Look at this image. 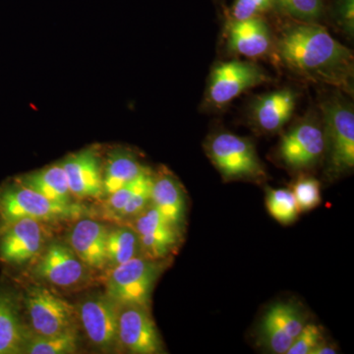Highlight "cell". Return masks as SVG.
I'll list each match as a JSON object with an SVG mask.
<instances>
[{"mask_svg":"<svg viewBox=\"0 0 354 354\" xmlns=\"http://www.w3.org/2000/svg\"><path fill=\"white\" fill-rule=\"evenodd\" d=\"M77 335L73 328L50 335H39L25 346L24 353L30 354H65L75 353Z\"/></svg>","mask_w":354,"mask_h":354,"instance_id":"cb8c5ba5","label":"cell"},{"mask_svg":"<svg viewBox=\"0 0 354 354\" xmlns=\"http://www.w3.org/2000/svg\"><path fill=\"white\" fill-rule=\"evenodd\" d=\"M335 20L348 38H353L354 0H335Z\"/></svg>","mask_w":354,"mask_h":354,"instance_id":"1f68e13d","label":"cell"},{"mask_svg":"<svg viewBox=\"0 0 354 354\" xmlns=\"http://www.w3.org/2000/svg\"><path fill=\"white\" fill-rule=\"evenodd\" d=\"M147 167L141 165L134 153L127 150H116L109 155L102 176L104 192L111 195L122 186L131 183Z\"/></svg>","mask_w":354,"mask_h":354,"instance_id":"7402d4cb","label":"cell"},{"mask_svg":"<svg viewBox=\"0 0 354 354\" xmlns=\"http://www.w3.org/2000/svg\"><path fill=\"white\" fill-rule=\"evenodd\" d=\"M292 193L299 212L315 209L321 203V184L315 177L301 176L295 181Z\"/></svg>","mask_w":354,"mask_h":354,"instance_id":"4316f807","label":"cell"},{"mask_svg":"<svg viewBox=\"0 0 354 354\" xmlns=\"http://www.w3.org/2000/svg\"><path fill=\"white\" fill-rule=\"evenodd\" d=\"M306 325V317L297 305L278 302L267 310L260 325V339L268 351L286 354Z\"/></svg>","mask_w":354,"mask_h":354,"instance_id":"30bf717a","label":"cell"},{"mask_svg":"<svg viewBox=\"0 0 354 354\" xmlns=\"http://www.w3.org/2000/svg\"><path fill=\"white\" fill-rule=\"evenodd\" d=\"M205 150L223 180H264L266 171L250 140L230 132L209 136Z\"/></svg>","mask_w":354,"mask_h":354,"instance_id":"3957f363","label":"cell"},{"mask_svg":"<svg viewBox=\"0 0 354 354\" xmlns=\"http://www.w3.org/2000/svg\"><path fill=\"white\" fill-rule=\"evenodd\" d=\"M177 227L151 203L135 218L134 230L138 235L141 252L155 260L169 255L179 241Z\"/></svg>","mask_w":354,"mask_h":354,"instance_id":"8fae6325","label":"cell"},{"mask_svg":"<svg viewBox=\"0 0 354 354\" xmlns=\"http://www.w3.org/2000/svg\"><path fill=\"white\" fill-rule=\"evenodd\" d=\"M118 305L108 295L88 297L81 304L79 314L84 330L97 348L109 349L118 341Z\"/></svg>","mask_w":354,"mask_h":354,"instance_id":"7c38bea8","label":"cell"},{"mask_svg":"<svg viewBox=\"0 0 354 354\" xmlns=\"http://www.w3.org/2000/svg\"><path fill=\"white\" fill-rule=\"evenodd\" d=\"M276 0H235L232 9V20H245L260 17L269 10Z\"/></svg>","mask_w":354,"mask_h":354,"instance_id":"f546056e","label":"cell"},{"mask_svg":"<svg viewBox=\"0 0 354 354\" xmlns=\"http://www.w3.org/2000/svg\"><path fill=\"white\" fill-rule=\"evenodd\" d=\"M297 94L290 88L274 91L258 97L251 109V118L262 131L274 133L285 127L297 108Z\"/></svg>","mask_w":354,"mask_h":354,"instance_id":"e0dca14e","label":"cell"},{"mask_svg":"<svg viewBox=\"0 0 354 354\" xmlns=\"http://www.w3.org/2000/svg\"><path fill=\"white\" fill-rule=\"evenodd\" d=\"M323 342L321 328L315 324L306 323L286 354H311L312 351Z\"/></svg>","mask_w":354,"mask_h":354,"instance_id":"83f0119b","label":"cell"},{"mask_svg":"<svg viewBox=\"0 0 354 354\" xmlns=\"http://www.w3.org/2000/svg\"><path fill=\"white\" fill-rule=\"evenodd\" d=\"M228 50L248 58L265 57L274 43L267 23L260 17L232 20L228 26Z\"/></svg>","mask_w":354,"mask_h":354,"instance_id":"2e32d148","label":"cell"},{"mask_svg":"<svg viewBox=\"0 0 354 354\" xmlns=\"http://www.w3.org/2000/svg\"><path fill=\"white\" fill-rule=\"evenodd\" d=\"M328 167L333 176H342L354 167V111L341 93L321 104Z\"/></svg>","mask_w":354,"mask_h":354,"instance_id":"7a4b0ae2","label":"cell"},{"mask_svg":"<svg viewBox=\"0 0 354 354\" xmlns=\"http://www.w3.org/2000/svg\"><path fill=\"white\" fill-rule=\"evenodd\" d=\"M269 81L270 77L264 70L253 62H221L212 70L207 99L216 108H223L246 91Z\"/></svg>","mask_w":354,"mask_h":354,"instance_id":"8992f818","label":"cell"},{"mask_svg":"<svg viewBox=\"0 0 354 354\" xmlns=\"http://www.w3.org/2000/svg\"><path fill=\"white\" fill-rule=\"evenodd\" d=\"M151 174L149 169L142 172L139 176H137L131 183H127V185L122 186L120 189L116 190L115 192L111 193L109 195V208L111 212H113L116 215L120 216L125 205L129 201L130 197L132 196L133 193L135 192L140 185L143 183L147 176Z\"/></svg>","mask_w":354,"mask_h":354,"instance_id":"4dcf8cb0","label":"cell"},{"mask_svg":"<svg viewBox=\"0 0 354 354\" xmlns=\"http://www.w3.org/2000/svg\"><path fill=\"white\" fill-rule=\"evenodd\" d=\"M18 183L37 191L50 201L59 204H72L66 174L62 165H51L31 172L17 179Z\"/></svg>","mask_w":354,"mask_h":354,"instance_id":"ffe728a7","label":"cell"},{"mask_svg":"<svg viewBox=\"0 0 354 354\" xmlns=\"http://www.w3.org/2000/svg\"><path fill=\"white\" fill-rule=\"evenodd\" d=\"M266 206L270 215L283 225L295 223L300 213L295 195L288 189L268 188Z\"/></svg>","mask_w":354,"mask_h":354,"instance_id":"d4e9b609","label":"cell"},{"mask_svg":"<svg viewBox=\"0 0 354 354\" xmlns=\"http://www.w3.org/2000/svg\"><path fill=\"white\" fill-rule=\"evenodd\" d=\"M118 341L131 353H162V339L148 307L136 304L121 305L118 312Z\"/></svg>","mask_w":354,"mask_h":354,"instance_id":"9c48e42d","label":"cell"},{"mask_svg":"<svg viewBox=\"0 0 354 354\" xmlns=\"http://www.w3.org/2000/svg\"><path fill=\"white\" fill-rule=\"evenodd\" d=\"M337 353V351H335V348L329 346V344H326L325 342H323L322 344H319L317 348H314L312 351L311 354H334Z\"/></svg>","mask_w":354,"mask_h":354,"instance_id":"d6a6232c","label":"cell"},{"mask_svg":"<svg viewBox=\"0 0 354 354\" xmlns=\"http://www.w3.org/2000/svg\"><path fill=\"white\" fill-rule=\"evenodd\" d=\"M25 304L32 329L39 335H55L72 328L73 307L43 286L28 288Z\"/></svg>","mask_w":354,"mask_h":354,"instance_id":"ba28073f","label":"cell"},{"mask_svg":"<svg viewBox=\"0 0 354 354\" xmlns=\"http://www.w3.org/2000/svg\"><path fill=\"white\" fill-rule=\"evenodd\" d=\"M0 259L11 265H23L41 252L44 237L39 221L20 218L2 228Z\"/></svg>","mask_w":354,"mask_h":354,"instance_id":"4fadbf2b","label":"cell"},{"mask_svg":"<svg viewBox=\"0 0 354 354\" xmlns=\"http://www.w3.org/2000/svg\"><path fill=\"white\" fill-rule=\"evenodd\" d=\"M106 249V260L115 266L138 257L141 252L138 235L129 227H118L109 232Z\"/></svg>","mask_w":354,"mask_h":354,"instance_id":"603a6c76","label":"cell"},{"mask_svg":"<svg viewBox=\"0 0 354 354\" xmlns=\"http://www.w3.org/2000/svg\"><path fill=\"white\" fill-rule=\"evenodd\" d=\"M274 50L286 68L297 75L348 94L353 92V51L318 23L295 21L288 25L277 39Z\"/></svg>","mask_w":354,"mask_h":354,"instance_id":"6da1fadb","label":"cell"},{"mask_svg":"<svg viewBox=\"0 0 354 354\" xmlns=\"http://www.w3.org/2000/svg\"><path fill=\"white\" fill-rule=\"evenodd\" d=\"M151 203L176 227L183 223L186 211L185 193L176 177L167 169L153 174Z\"/></svg>","mask_w":354,"mask_h":354,"instance_id":"d6986e66","label":"cell"},{"mask_svg":"<svg viewBox=\"0 0 354 354\" xmlns=\"http://www.w3.org/2000/svg\"><path fill=\"white\" fill-rule=\"evenodd\" d=\"M36 272L48 283L60 288L78 285L86 276L85 264L73 249L59 242L48 246Z\"/></svg>","mask_w":354,"mask_h":354,"instance_id":"9a60e30c","label":"cell"},{"mask_svg":"<svg viewBox=\"0 0 354 354\" xmlns=\"http://www.w3.org/2000/svg\"><path fill=\"white\" fill-rule=\"evenodd\" d=\"M326 152L323 125L314 118L301 120L283 135L279 155L286 167L304 171L315 167Z\"/></svg>","mask_w":354,"mask_h":354,"instance_id":"52a82bcc","label":"cell"},{"mask_svg":"<svg viewBox=\"0 0 354 354\" xmlns=\"http://www.w3.org/2000/svg\"><path fill=\"white\" fill-rule=\"evenodd\" d=\"M82 208L75 204H59L50 201L18 181L0 189V225L7 227L20 218L60 221L80 215Z\"/></svg>","mask_w":354,"mask_h":354,"instance_id":"277c9868","label":"cell"},{"mask_svg":"<svg viewBox=\"0 0 354 354\" xmlns=\"http://www.w3.org/2000/svg\"><path fill=\"white\" fill-rule=\"evenodd\" d=\"M60 165L74 197L99 198L104 194L101 162L95 151L87 149L72 153Z\"/></svg>","mask_w":354,"mask_h":354,"instance_id":"5bb4252c","label":"cell"},{"mask_svg":"<svg viewBox=\"0 0 354 354\" xmlns=\"http://www.w3.org/2000/svg\"><path fill=\"white\" fill-rule=\"evenodd\" d=\"M108 230L99 221H79L69 234L70 247L81 261L94 269H102L106 263Z\"/></svg>","mask_w":354,"mask_h":354,"instance_id":"ac0fdd59","label":"cell"},{"mask_svg":"<svg viewBox=\"0 0 354 354\" xmlns=\"http://www.w3.org/2000/svg\"><path fill=\"white\" fill-rule=\"evenodd\" d=\"M153 172H151L138 189L133 193L129 201L125 205L120 216L123 218H136L151 204V191H152Z\"/></svg>","mask_w":354,"mask_h":354,"instance_id":"f1b7e54d","label":"cell"},{"mask_svg":"<svg viewBox=\"0 0 354 354\" xmlns=\"http://www.w3.org/2000/svg\"><path fill=\"white\" fill-rule=\"evenodd\" d=\"M162 263L147 257H135L115 266L108 279V297L120 305L148 307Z\"/></svg>","mask_w":354,"mask_h":354,"instance_id":"5b68a950","label":"cell"},{"mask_svg":"<svg viewBox=\"0 0 354 354\" xmlns=\"http://www.w3.org/2000/svg\"><path fill=\"white\" fill-rule=\"evenodd\" d=\"M25 346L17 304L9 293L0 292V354L20 353Z\"/></svg>","mask_w":354,"mask_h":354,"instance_id":"44dd1931","label":"cell"},{"mask_svg":"<svg viewBox=\"0 0 354 354\" xmlns=\"http://www.w3.org/2000/svg\"><path fill=\"white\" fill-rule=\"evenodd\" d=\"M276 3L299 22L318 23L324 12L323 0H276Z\"/></svg>","mask_w":354,"mask_h":354,"instance_id":"484cf974","label":"cell"}]
</instances>
